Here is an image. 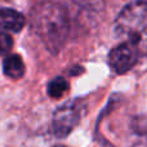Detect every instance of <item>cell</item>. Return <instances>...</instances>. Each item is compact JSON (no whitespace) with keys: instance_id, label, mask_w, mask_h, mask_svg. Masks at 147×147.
I'll use <instances>...</instances> for the list:
<instances>
[{"instance_id":"obj_1","label":"cell","mask_w":147,"mask_h":147,"mask_svg":"<svg viewBox=\"0 0 147 147\" xmlns=\"http://www.w3.org/2000/svg\"><path fill=\"white\" fill-rule=\"evenodd\" d=\"M114 34L121 43H128L147 57V1L133 0L128 3L114 23Z\"/></svg>"},{"instance_id":"obj_2","label":"cell","mask_w":147,"mask_h":147,"mask_svg":"<svg viewBox=\"0 0 147 147\" xmlns=\"http://www.w3.org/2000/svg\"><path fill=\"white\" fill-rule=\"evenodd\" d=\"M32 25L36 34L51 51L61 49L69 34L66 10L54 3H44L34 10Z\"/></svg>"},{"instance_id":"obj_3","label":"cell","mask_w":147,"mask_h":147,"mask_svg":"<svg viewBox=\"0 0 147 147\" xmlns=\"http://www.w3.org/2000/svg\"><path fill=\"white\" fill-rule=\"evenodd\" d=\"M84 114V105L81 101L67 102L56 110L52 120V130L57 138H66L78 127Z\"/></svg>"},{"instance_id":"obj_4","label":"cell","mask_w":147,"mask_h":147,"mask_svg":"<svg viewBox=\"0 0 147 147\" xmlns=\"http://www.w3.org/2000/svg\"><path fill=\"white\" fill-rule=\"evenodd\" d=\"M140 53L128 43H120L109 54V65L116 74H125L136 66Z\"/></svg>"},{"instance_id":"obj_5","label":"cell","mask_w":147,"mask_h":147,"mask_svg":"<svg viewBox=\"0 0 147 147\" xmlns=\"http://www.w3.org/2000/svg\"><path fill=\"white\" fill-rule=\"evenodd\" d=\"M26 25L22 13L10 8H0V28L10 32H20Z\"/></svg>"},{"instance_id":"obj_6","label":"cell","mask_w":147,"mask_h":147,"mask_svg":"<svg viewBox=\"0 0 147 147\" xmlns=\"http://www.w3.org/2000/svg\"><path fill=\"white\" fill-rule=\"evenodd\" d=\"M3 71L10 79L18 80L25 75V63L21 56L18 54H9L3 61Z\"/></svg>"},{"instance_id":"obj_7","label":"cell","mask_w":147,"mask_h":147,"mask_svg":"<svg viewBox=\"0 0 147 147\" xmlns=\"http://www.w3.org/2000/svg\"><path fill=\"white\" fill-rule=\"evenodd\" d=\"M70 89V85L67 83V80L65 78H61V76H57L54 78L53 80L49 81L48 84V96L51 98H54V99H59L67 94Z\"/></svg>"},{"instance_id":"obj_8","label":"cell","mask_w":147,"mask_h":147,"mask_svg":"<svg viewBox=\"0 0 147 147\" xmlns=\"http://www.w3.org/2000/svg\"><path fill=\"white\" fill-rule=\"evenodd\" d=\"M71 1L89 12H101L105 7V0H71Z\"/></svg>"},{"instance_id":"obj_9","label":"cell","mask_w":147,"mask_h":147,"mask_svg":"<svg viewBox=\"0 0 147 147\" xmlns=\"http://www.w3.org/2000/svg\"><path fill=\"white\" fill-rule=\"evenodd\" d=\"M13 48V39L9 34L0 31V56H9V52Z\"/></svg>"},{"instance_id":"obj_10","label":"cell","mask_w":147,"mask_h":147,"mask_svg":"<svg viewBox=\"0 0 147 147\" xmlns=\"http://www.w3.org/2000/svg\"><path fill=\"white\" fill-rule=\"evenodd\" d=\"M54 147H69V146H63V145H57V146H54Z\"/></svg>"}]
</instances>
